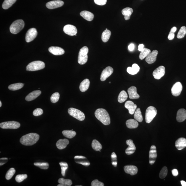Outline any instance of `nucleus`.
Masks as SVG:
<instances>
[{"label": "nucleus", "mask_w": 186, "mask_h": 186, "mask_svg": "<svg viewBox=\"0 0 186 186\" xmlns=\"http://www.w3.org/2000/svg\"><path fill=\"white\" fill-rule=\"evenodd\" d=\"M127 145L128 147L125 150V152L127 155H130L135 153L136 150L135 146L132 140H127L126 142Z\"/></svg>", "instance_id": "16"}, {"label": "nucleus", "mask_w": 186, "mask_h": 186, "mask_svg": "<svg viewBox=\"0 0 186 186\" xmlns=\"http://www.w3.org/2000/svg\"><path fill=\"white\" fill-rule=\"evenodd\" d=\"M158 54V52L157 51L154 50L146 58L145 61L149 64L154 63L156 61Z\"/></svg>", "instance_id": "17"}, {"label": "nucleus", "mask_w": 186, "mask_h": 186, "mask_svg": "<svg viewBox=\"0 0 186 186\" xmlns=\"http://www.w3.org/2000/svg\"><path fill=\"white\" fill-rule=\"evenodd\" d=\"M69 143V141L68 139H61L58 141L56 143V145L58 149L62 150L65 149Z\"/></svg>", "instance_id": "25"}, {"label": "nucleus", "mask_w": 186, "mask_h": 186, "mask_svg": "<svg viewBox=\"0 0 186 186\" xmlns=\"http://www.w3.org/2000/svg\"><path fill=\"white\" fill-rule=\"evenodd\" d=\"M62 133L64 136L69 139H72L76 135V132L73 130H64Z\"/></svg>", "instance_id": "34"}, {"label": "nucleus", "mask_w": 186, "mask_h": 186, "mask_svg": "<svg viewBox=\"0 0 186 186\" xmlns=\"http://www.w3.org/2000/svg\"><path fill=\"white\" fill-rule=\"evenodd\" d=\"M157 156L156 147L155 145L151 146L149 152V160L150 164H153L155 163Z\"/></svg>", "instance_id": "14"}, {"label": "nucleus", "mask_w": 186, "mask_h": 186, "mask_svg": "<svg viewBox=\"0 0 186 186\" xmlns=\"http://www.w3.org/2000/svg\"><path fill=\"white\" fill-rule=\"evenodd\" d=\"M113 72V69L111 67H107L102 71L100 77V80L102 81H105L112 74Z\"/></svg>", "instance_id": "13"}, {"label": "nucleus", "mask_w": 186, "mask_h": 186, "mask_svg": "<svg viewBox=\"0 0 186 186\" xmlns=\"http://www.w3.org/2000/svg\"><path fill=\"white\" fill-rule=\"evenodd\" d=\"M127 127L129 129H135L138 126L139 124L137 121L133 119H130L126 122Z\"/></svg>", "instance_id": "30"}, {"label": "nucleus", "mask_w": 186, "mask_h": 186, "mask_svg": "<svg viewBox=\"0 0 186 186\" xmlns=\"http://www.w3.org/2000/svg\"><path fill=\"white\" fill-rule=\"evenodd\" d=\"M24 85L23 83H14V84L10 85L8 87V89L10 90H17L22 88L24 87Z\"/></svg>", "instance_id": "37"}, {"label": "nucleus", "mask_w": 186, "mask_h": 186, "mask_svg": "<svg viewBox=\"0 0 186 186\" xmlns=\"http://www.w3.org/2000/svg\"><path fill=\"white\" fill-rule=\"evenodd\" d=\"M104 185L103 183L99 181L97 179L93 181L91 183V186H104Z\"/></svg>", "instance_id": "48"}, {"label": "nucleus", "mask_w": 186, "mask_h": 186, "mask_svg": "<svg viewBox=\"0 0 186 186\" xmlns=\"http://www.w3.org/2000/svg\"><path fill=\"white\" fill-rule=\"evenodd\" d=\"M68 112L71 116L79 121H83L85 118V115L83 112L79 110L73 108H69Z\"/></svg>", "instance_id": "7"}, {"label": "nucleus", "mask_w": 186, "mask_h": 186, "mask_svg": "<svg viewBox=\"0 0 186 186\" xmlns=\"http://www.w3.org/2000/svg\"><path fill=\"white\" fill-rule=\"evenodd\" d=\"M186 34V28L185 26H182L181 28L177 35V38L181 39L185 36Z\"/></svg>", "instance_id": "42"}, {"label": "nucleus", "mask_w": 186, "mask_h": 186, "mask_svg": "<svg viewBox=\"0 0 186 186\" xmlns=\"http://www.w3.org/2000/svg\"><path fill=\"white\" fill-rule=\"evenodd\" d=\"M48 50L50 53L56 56L62 55L64 53V50L58 47H51L49 48Z\"/></svg>", "instance_id": "21"}, {"label": "nucleus", "mask_w": 186, "mask_h": 186, "mask_svg": "<svg viewBox=\"0 0 186 186\" xmlns=\"http://www.w3.org/2000/svg\"><path fill=\"white\" fill-rule=\"evenodd\" d=\"M38 33L36 29L31 28L28 30L26 33V41L27 43H30L34 40L37 36Z\"/></svg>", "instance_id": "9"}, {"label": "nucleus", "mask_w": 186, "mask_h": 186, "mask_svg": "<svg viewBox=\"0 0 186 186\" xmlns=\"http://www.w3.org/2000/svg\"><path fill=\"white\" fill-rule=\"evenodd\" d=\"M59 164L61 166L62 174L63 176L64 177L65 175L66 171L68 167V164L67 163L64 162H60Z\"/></svg>", "instance_id": "43"}, {"label": "nucleus", "mask_w": 186, "mask_h": 186, "mask_svg": "<svg viewBox=\"0 0 186 186\" xmlns=\"http://www.w3.org/2000/svg\"><path fill=\"white\" fill-rule=\"evenodd\" d=\"M60 98V94L58 93H55L52 95L51 98V102L55 103L59 100Z\"/></svg>", "instance_id": "44"}, {"label": "nucleus", "mask_w": 186, "mask_h": 186, "mask_svg": "<svg viewBox=\"0 0 186 186\" xmlns=\"http://www.w3.org/2000/svg\"><path fill=\"white\" fill-rule=\"evenodd\" d=\"M80 15L84 19L88 21H91L94 18V14L91 12L89 11H83L80 13Z\"/></svg>", "instance_id": "26"}, {"label": "nucleus", "mask_w": 186, "mask_h": 186, "mask_svg": "<svg viewBox=\"0 0 186 186\" xmlns=\"http://www.w3.org/2000/svg\"><path fill=\"white\" fill-rule=\"evenodd\" d=\"M168 174V169L166 166H164L162 169L159 174V177L161 179H164L166 176Z\"/></svg>", "instance_id": "46"}, {"label": "nucleus", "mask_w": 186, "mask_h": 186, "mask_svg": "<svg viewBox=\"0 0 186 186\" xmlns=\"http://www.w3.org/2000/svg\"><path fill=\"white\" fill-rule=\"evenodd\" d=\"M151 53V51L150 49H148L147 48H144L140 54L139 56L140 59L143 60L145 59Z\"/></svg>", "instance_id": "39"}, {"label": "nucleus", "mask_w": 186, "mask_h": 186, "mask_svg": "<svg viewBox=\"0 0 186 186\" xmlns=\"http://www.w3.org/2000/svg\"><path fill=\"white\" fill-rule=\"evenodd\" d=\"M144 46L143 44H141L139 45L138 46V50L140 51H141L144 48Z\"/></svg>", "instance_id": "54"}, {"label": "nucleus", "mask_w": 186, "mask_h": 186, "mask_svg": "<svg viewBox=\"0 0 186 186\" xmlns=\"http://www.w3.org/2000/svg\"><path fill=\"white\" fill-rule=\"evenodd\" d=\"M183 89L182 85L180 82H178L173 85L171 89V93L175 97H177L180 95Z\"/></svg>", "instance_id": "10"}, {"label": "nucleus", "mask_w": 186, "mask_h": 186, "mask_svg": "<svg viewBox=\"0 0 186 186\" xmlns=\"http://www.w3.org/2000/svg\"><path fill=\"white\" fill-rule=\"evenodd\" d=\"M177 30V28L176 27H173V28H171L170 31L173 33H174L175 32V31H176Z\"/></svg>", "instance_id": "55"}, {"label": "nucleus", "mask_w": 186, "mask_h": 186, "mask_svg": "<svg viewBox=\"0 0 186 186\" xmlns=\"http://www.w3.org/2000/svg\"><path fill=\"white\" fill-rule=\"evenodd\" d=\"M25 24L22 20H17L12 23L10 27V30L12 34H16L24 28Z\"/></svg>", "instance_id": "3"}, {"label": "nucleus", "mask_w": 186, "mask_h": 186, "mask_svg": "<svg viewBox=\"0 0 186 186\" xmlns=\"http://www.w3.org/2000/svg\"><path fill=\"white\" fill-rule=\"evenodd\" d=\"M39 135L35 133H30L23 136L20 139V143L22 145L30 146L34 145L38 141Z\"/></svg>", "instance_id": "1"}, {"label": "nucleus", "mask_w": 186, "mask_h": 186, "mask_svg": "<svg viewBox=\"0 0 186 186\" xmlns=\"http://www.w3.org/2000/svg\"><path fill=\"white\" fill-rule=\"evenodd\" d=\"M44 63L41 61H35L31 62L26 67L28 71H35L43 69L45 67Z\"/></svg>", "instance_id": "5"}, {"label": "nucleus", "mask_w": 186, "mask_h": 186, "mask_svg": "<svg viewBox=\"0 0 186 186\" xmlns=\"http://www.w3.org/2000/svg\"><path fill=\"white\" fill-rule=\"evenodd\" d=\"M186 119V110L184 109H181L177 112V122H181Z\"/></svg>", "instance_id": "23"}, {"label": "nucleus", "mask_w": 186, "mask_h": 186, "mask_svg": "<svg viewBox=\"0 0 186 186\" xmlns=\"http://www.w3.org/2000/svg\"><path fill=\"white\" fill-rule=\"evenodd\" d=\"M174 33L170 31L168 36V38L169 40H172L174 38Z\"/></svg>", "instance_id": "51"}, {"label": "nucleus", "mask_w": 186, "mask_h": 186, "mask_svg": "<svg viewBox=\"0 0 186 186\" xmlns=\"http://www.w3.org/2000/svg\"><path fill=\"white\" fill-rule=\"evenodd\" d=\"M109 83H111V82H110Z\"/></svg>", "instance_id": "58"}, {"label": "nucleus", "mask_w": 186, "mask_h": 186, "mask_svg": "<svg viewBox=\"0 0 186 186\" xmlns=\"http://www.w3.org/2000/svg\"><path fill=\"white\" fill-rule=\"evenodd\" d=\"M43 114V111L41 108H37L33 112V115L35 116H38Z\"/></svg>", "instance_id": "47"}, {"label": "nucleus", "mask_w": 186, "mask_h": 186, "mask_svg": "<svg viewBox=\"0 0 186 186\" xmlns=\"http://www.w3.org/2000/svg\"><path fill=\"white\" fill-rule=\"evenodd\" d=\"M135 49V45L133 43H131L129 46L128 49L130 51H133Z\"/></svg>", "instance_id": "53"}, {"label": "nucleus", "mask_w": 186, "mask_h": 186, "mask_svg": "<svg viewBox=\"0 0 186 186\" xmlns=\"http://www.w3.org/2000/svg\"><path fill=\"white\" fill-rule=\"evenodd\" d=\"M28 177V175L26 174H19L17 175L15 180L17 182L20 183L26 179Z\"/></svg>", "instance_id": "45"}, {"label": "nucleus", "mask_w": 186, "mask_h": 186, "mask_svg": "<svg viewBox=\"0 0 186 186\" xmlns=\"http://www.w3.org/2000/svg\"><path fill=\"white\" fill-rule=\"evenodd\" d=\"M16 170L14 168H11L9 169L6 173V179L7 180H9L13 175L15 174Z\"/></svg>", "instance_id": "41"}, {"label": "nucleus", "mask_w": 186, "mask_h": 186, "mask_svg": "<svg viewBox=\"0 0 186 186\" xmlns=\"http://www.w3.org/2000/svg\"><path fill=\"white\" fill-rule=\"evenodd\" d=\"M140 70V67L137 64H133L132 67H128L127 69V72L130 74L135 75L139 72Z\"/></svg>", "instance_id": "29"}, {"label": "nucleus", "mask_w": 186, "mask_h": 186, "mask_svg": "<svg viewBox=\"0 0 186 186\" xmlns=\"http://www.w3.org/2000/svg\"><path fill=\"white\" fill-rule=\"evenodd\" d=\"M20 123L15 121L5 122L1 123L0 127L3 129H17L20 127Z\"/></svg>", "instance_id": "8"}, {"label": "nucleus", "mask_w": 186, "mask_h": 186, "mask_svg": "<svg viewBox=\"0 0 186 186\" xmlns=\"http://www.w3.org/2000/svg\"><path fill=\"white\" fill-rule=\"evenodd\" d=\"M175 145L177 150H181L186 147V139L185 138H179L175 142Z\"/></svg>", "instance_id": "22"}, {"label": "nucleus", "mask_w": 186, "mask_h": 186, "mask_svg": "<svg viewBox=\"0 0 186 186\" xmlns=\"http://www.w3.org/2000/svg\"><path fill=\"white\" fill-rule=\"evenodd\" d=\"M133 10L132 8L129 7H126L123 9L122 13L124 17L125 20H128L130 19V16L132 14Z\"/></svg>", "instance_id": "28"}, {"label": "nucleus", "mask_w": 186, "mask_h": 186, "mask_svg": "<svg viewBox=\"0 0 186 186\" xmlns=\"http://www.w3.org/2000/svg\"><path fill=\"white\" fill-rule=\"evenodd\" d=\"M128 97L127 93L124 90L122 91L119 94L118 97V101L119 103H122L124 102L127 99Z\"/></svg>", "instance_id": "35"}, {"label": "nucleus", "mask_w": 186, "mask_h": 186, "mask_svg": "<svg viewBox=\"0 0 186 186\" xmlns=\"http://www.w3.org/2000/svg\"><path fill=\"white\" fill-rule=\"evenodd\" d=\"M157 113L156 109L153 106H150L146 110L145 114V122L148 124L151 122L155 118Z\"/></svg>", "instance_id": "6"}, {"label": "nucleus", "mask_w": 186, "mask_h": 186, "mask_svg": "<svg viewBox=\"0 0 186 186\" xmlns=\"http://www.w3.org/2000/svg\"><path fill=\"white\" fill-rule=\"evenodd\" d=\"M111 35V31L108 30L107 29H106V30L103 31L102 34L101 39L102 41L104 43L107 42L110 39Z\"/></svg>", "instance_id": "31"}, {"label": "nucleus", "mask_w": 186, "mask_h": 186, "mask_svg": "<svg viewBox=\"0 0 186 186\" xmlns=\"http://www.w3.org/2000/svg\"><path fill=\"white\" fill-rule=\"evenodd\" d=\"M2 106V103L1 101H0V107H1Z\"/></svg>", "instance_id": "57"}, {"label": "nucleus", "mask_w": 186, "mask_h": 186, "mask_svg": "<svg viewBox=\"0 0 186 186\" xmlns=\"http://www.w3.org/2000/svg\"><path fill=\"white\" fill-rule=\"evenodd\" d=\"M63 30L65 33L71 36L76 35L77 33L76 27L71 25H67L64 27Z\"/></svg>", "instance_id": "12"}, {"label": "nucleus", "mask_w": 186, "mask_h": 186, "mask_svg": "<svg viewBox=\"0 0 186 186\" xmlns=\"http://www.w3.org/2000/svg\"><path fill=\"white\" fill-rule=\"evenodd\" d=\"M124 169L125 173L131 175L136 174L138 172L137 167L133 165H127L125 166L124 167Z\"/></svg>", "instance_id": "18"}, {"label": "nucleus", "mask_w": 186, "mask_h": 186, "mask_svg": "<svg viewBox=\"0 0 186 186\" xmlns=\"http://www.w3.org/2000/svg\"><path fill=\"white\" fill-rule=\"evenodd\" d=\"M92 147L96 151H99L102 149V146L99 141L96 140H93L92 143Z\"/></svg>", "instance_id": "38"}, {"label": "nucleus", "mask_w": 186, "mask_h": 186, "mask_svg": "<svg viewBox=\"0 0 186 186\" xmlns=\"http://www.w3.org/2000/svg\"><path fill=\"white\" fill-rule=\"evenodd\" d=\"M165 74V68L164 66H160L153 71V75L156 79H160Z\"/></svg>", "instance_id": "11"}, {"label": "nucleus", "mask_w": 186, "mask_h": 186, "mask_svg": "<svg viewBox=\"0 0 186 186\" xmlns=\"http://www.w3.org/2000/svg\"><path fill=\"white\" fill-rule=\"evenodd\" d=\"M134 117L135 119L137 120V122H143V117L142 115L141 110L139 108H138L136 110Z\"/></svg>", "instance_id": "33"}, {"label": "nucleus", "mask_w": 186, "mask_h": 186, "mask_svg": "<svg viewBox=\"0 0 186 186\" xmlns=\"http://www.w3.org/2000/svg\"><path fill=\"white\" fill-rule=\"evenodd\" d=\"M124 106L125 108L128 109L129 113L131 114H134L137 108V105L131 101H127L125 102Z\"/></svg>", "instance_id": "20"}, {"label": "nucleus", "mask_w": 186, "mask_h": 186, "mask_svg": "<svg viewBox=\"0 0 186 186\" xmlns=\"http://www.w3.org/2000/svg\"><path fill=\"white\" fill-rule=\"evenodd\" d=\"M64 2L61 1H54L48 2L46 6L49 9H54L62 7L64 5Z\"/></svg>", "instance_id": "15"}, {"label": "nucleus", "mask_w": 186, "mask_h": 186, "mask_svg": "<svg viewBox=\"0 0 186 186\" xmlns=\"http://www.w3.org/2000/svg\"><path fill=\"white\" fill-rule=\"evenodd\" d=\"M90 82L88 79H84L80 83L79 89L81 91L84 92L88 89Z\"/></svg>", "instance_id": "27"}, {"label": "nucleus", "mask_w": 186, "mask_h": 186, "mask_svg": "<svg viewBox=\"0 0 186 186\" xmlns=\"http://www.w3.org/2000/svg\"><path fill=\"white\" fill-rule=\"evenodd\" d=\"M94 1L96 4L100 6L105 5L107 2V0H94Z\"/></svg>", "instance_id": "49"}, {"label": "nucleus", "mask_w": 186, "mask_h": 186, "mask_svg": "<svg viewBox=\"0 0 186 186\" xmlns=\"http://www.w3.org/2000/svg\"><path fill=\"white\" fill-rule=\"evenodd\" d=\"M89 51L88 48L84 46L81 48L79 52L78 57V62L79 64L83 65L85 64L88 61Z\"/></svg>", "instance_id": "4"}, {"label": "nucleus", "mask_w": 186, "mask_h": 186, "mask_svg": "<svg viewBox=\"0 0 186 186\" xmlns=\"http://www.w3.org/2000/svg\"><path fill=\"white\" fill-rule=\"evenodd\" d=\"M16 1L17 0H5L2 5V7L4 9H7L11 7Z\"/></svg>", "instance_id": "36"}, {"label": "nucleus", "mask_w": 186, "mask_h": 186, "mask_svg": "<svg viewBox=\"0 0 186 186\" xmlns=\"http://www.w3.org/2000/svg\"><path fill=\"white\" fill-rule=\"evenodd\" d=\"M8 159L6 158H1L0 159L1 160V162H0V166H3L4 164H6L8 161Z\"/></svg>", "instance_id": "50"}, {"label": "nucleus", "mask_w": 186, "mask_h": 186, "mask_svg": "<svg viewBox=\"0 0 186 186\" xmlns=\"http://www.w3.org/2000/svg\"><path fill=\"white\" fill-rule=\"evenodd\" d=\"M172 175L174 177H176L178 175V171L176 169H174L172 171Z\"/></svg>", "instance_id": "52"}, {"label": "nucleus", "mask_w": 186, "mask_h": 186, "mask_svg": "<svg viewBox=\"0 0 186 186\" xmlns=\"http://www.w3.org/2000/svg\"><path fill=\"white\" fill-rule=\"evenodd\" d=\"M34 165L43 170H47L49 166V164L47 162H36L34 163Z\"/></svg>", "instance_id": "40"}, {"label": "nucleus", "mask_w": 186, "mask_h": 186, "mask_svg": "<svg viewBox=\"0 0 186 186\" xmlns=\"http://www.w3.org/2000/svg\"><path fill=\"white\" fill-rule=\"evenodd\" d=\"M127 92L130 99H138L140 98V96L137 93V88L135 86H132L129 88L127 90Z\"/></svg>", "instance_id": "19"}, {"label": "nucleus", "mask_w": 186, "mask_h": 186, "mask_svg": "<svg viewBox=\"0 0 186 186\" xmlns=\"http://www.w3.org/2000/svg\"><path fill=\"white\" fill-rule=\"evenodd\" d=\"M95 116L97 119L101 122L104 125H109L110 124V118L109 114L104 109H98L96 111Z\"/></svg>", "instance_id": "2"}, {"label": "nucleus", "mask_w": 186, "mask_h": 186, "mask_svg": "<svg viewBox=\"0 0 186 186\" xmlns=\"http://www.w3.org/2000/svg\"><path fill=\"white\" fill-rule=\"evenodd\" d=\"M41 94V91L40 90L34 91L29 93L25 98V100L27 101H30L36 99L39 97Z\"/></svg>", "instance_id": "24"}, {"label": "nucleus", "mask_w": 186, "mask_h": 186, "mask_svg": "<svg viewBox=\"0 0 186 186\" xmlns=\"http://www.w3.org/2000/svg\"><path fill=\"white\" fill-rule=\"evenodd\" d=\"M58 182L59 183L58 186H70L72 185V181L70 179H65L63 178L58 179Z\"/></svg>", "instance_id": "32"}, {"label": "nucleus", "mask_w": 186, "mask_h": 186, "mask_svg": "<svg viewBox=\"0 0 186 186\" xmlns=\"http://www.w3.org/2000/svg\"><path fill=\"white\" fill-rule=\"evenodd\" d=\"M182 186H186V182L185 181H181Z\"/></svg>", "instance_id": "56"}]
</instances>
